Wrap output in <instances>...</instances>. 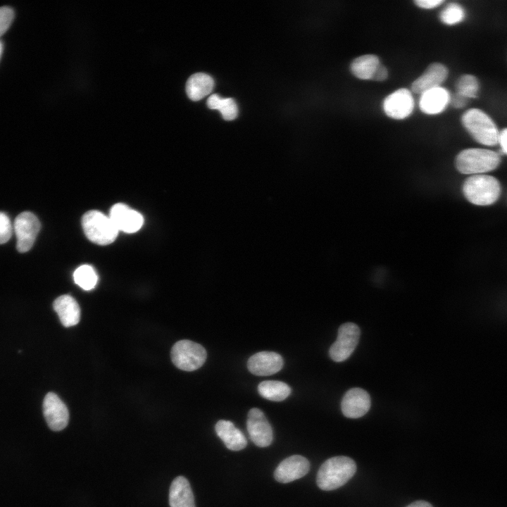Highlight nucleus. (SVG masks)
<instances>
[{
    "instance_id": "f257e3e1",
    "label": "nucleus",
    "mask_w": 507,
    "mask_h": 507,
    "mask_svg": "<svg viewBox=\"0 0 507 507\" xmlns=\"http://www.w3.org/2000/svg\"><path fill=\"white\" fill-rule=\"evenodd\" d=\"M356 464L347 456H334L325 461L318 471L317 485L325 491H331L345 484L355 474Z\"/></svg>"
},
{
    "instance_id": "f03ea898",
    "label": "nucleus",
    "mask_w": 507,
    "mask_h": 507,
    "mask_svg": "<svg viewBox=\"0 0 507 507\" xmlns=\"http://www.w3.org/2000/svg\"><path fill=\"white\" fill-rule=\"evenodd\" d=\"M500 156L498 153L478 148L466 149L456 156L455 166L463 174L478 175L492 171L499 165Z\"/></svg>"
},
{
    "instance_id": "7ed1b4c3",
    "label": "nucleus",
    "mask_w": 507,
    "mask_h": 507,
    "mask_svg": "<svg viewBox=\"0 0 507 507\" xmlns=\"http://www.w3.org/2000/svg\"><path fill=\"white\" fill-rule=\"evenodd\" d=\"M463 194L470 203L488 206L495 203L501 194V185L493 176L478 174L465 179L462 187Z\"/></svg>"
},
{
    "instance_id": "20e7f679",
    "label": "nucleus",
    "mask_w": 507,
    "mask_h": 507,
    "mask_svg": "<svg viewBox=\"0 0 507 507\" xmlns=\"http://www.w3.org/2000/svg\"><path fill=\"white\" fill-rule=\"evenodd\" d=\"M461 123L477 142L486 146L499 144V131L493 120L482 110H467L461 116Z\"/></svg>"
},
{
    "instance_id": "39448f33",
    "label": "nucleus",
    "mask_w": 507,
    "mask_h": 507,
    "mask_svg": "<svg viewBox=\"0 0 507 507\" xmlns=\"http://www.w3.org/2000/svg\"><path fill=\"white\" fill-rule=\"evenodd\" d=\"M82 226L87 237L99 245L113 242L119 232L109 216L95 210L84 214Z\"/></svg>"
},
{
    "instance_id": "423d86ee",
    "label": "nucleus",
    "mask_w": 507,
    "mask_h": 507,
    "mask_svg": "<svg viewBox=\"0 0 507 507\" xmlns=\"http://www.w3.org/2000/svg\"><path fill=\"white\" fill-rule=\"evenodd\" d=\"M206 356V351L201 344L188 339L177 342L170 351L173 364L185 371L199 368L204 363Z\"/></svg>"
},
{
    "instance_id": "0eeeda50",
    "label": "nucleus",
    "mask_w": 507,
    "mask_h": 507,
    "mask_svg": "<svg viewBox=\"0 0 507 507\" xmlns=\"http://www.w3.org/2000/svg\"><path fill=\"white\" fill-rule=\"evenodd\" d=\"M40 227L39 219L32 212L24 211L17 215L13 230L17 239L16 248L19 252H27L32 247Z\"/></svg>"
},
{
    "instance_id": "6e6552de",
    "label": "nucleus",
    "mask_w": 507,
    "mask_h": 507,
    "mask_svg": "<svg viewBox=\"0 0 507 507\" xmlns=\"http://www.w3.org/2000/svg\"><path fill=\"white\" fill-rule=\"evenodd\" d=\"M360 329L353 323H346L338 330L337 340L331 345L329 354L336 362L347 359L356 347L360 338Z\"/></svg>"
},
{
    "instance_id": "1a4fd4ad",
    "label": "nucleus",
    "mask_w": 507,
    "mask_h": 507,
    "mask_svg": "<svg viewBox=\"0 0 507 507\" xmlns=\"http://www.w3.org/2000/svg\"><path fill=\"white\" fill-rule=\"evenodd\" d=\"M414 105L411 92L408 89L401 88L384 98L382 108L388 117L395 120H403L411 115Z\"/></svg>"
},
{
    "instance_id": "9d476101",
    "label": "nucleus",
    "mask_w": 507,
    "mask_h": 507,
    "mask_svg": "<svg viewBox=\"0 0 507 507\" xmlns=\"http://www.w3.org/2000/svg\"><path fill=\"white\" fill-rule=\"evenodd\" d=\"M246 427L255 445L259 447L270 445L273 438L272 427L261 410L253 408L249 411Z\"/></svg>"
},
{
    "instance_id": "9b49d317",
    "label": "nucleus",
    "mask_w": 507,
    "mask_h": 507,
    "mask_svg": "<svg viewBox=\"0 0 507 507\" xmlns=\"http://www.w3.org/2000/svg\"><path fill=\"white\" fill-rule=\"evenodd\" d=\"M43 413L49 427L54 431H61L68 424V408L55 393L49 392L45 396Z\"/></svg>"
},
{
    "instance_id": "f8f14e48",
    "label": "nucleus",
    "mask_w": 507,
    "mask_h": 507,
    "mask_svg": "<svg viewBox=\"0 0 507 507\" xmlns=\"http://www.w3.org/2000/svg\"><path fill=\"white\" fill-rule=\"evenodd\" d=\"M309 470L310 463L306 458L293 455L280 463L275 470L274 477L280 483H288L301 478Z\"/></svg>"
},
{
    "instance_id": "ddd939ff",
    "label": "nucleus",
    "mask_w": 507,
    "mask_h": 507,
    "mask_svg": "<svg viewBox=\"0 0 507 507\" xmlns=\"http://www.w3.org/2000/svg\"><path fill=\"white\" fill-rule=\"evenodd\" d=\"M109 218L118 231L126 233L137 232L144 223V218L141 213L121 203L112 206Z\"/></svg>"
},
{
    "instance_id": "4468645a",
    "label": "nucleus",
    "mask_w": 507,
    "mask_h": 507,
    "mask_svg": "<svg viewBox=\"0 0 507 507\" xmlns=\"http://www.w3.org/2000/svg\"><path fill=\"white\" fill-rule=\"evenodd\" d=\"M370 405V397L366 391L361 388H352L343 396L341 409L346 417L358 418L368 413Z\"/></svg>"
},
{
    "instance_id": "2eb2a0df",
    "label": "nucleus",
    "mask_w": 507,
    "mask_h": 507,
    "mask_svg": "<svg viewBox=\"0 0 507 507\" xmlns=\"http://www.w3.org/2000/svg\"><path fill=\"white\" fill-rule=\"evenodd\" d=\"M448 75V68L444 64L432 63L413 82L411 90L413 93L421 95L430 89L441 87Z\"/></svg>"
},
{
    "instance_id": "dca6fc26",
    "label": "nucleus",
    "mask_w": 507,
    "mask_h": 507,
    "mask_svg": "<svg viewBox=\"0 0 507 507\" xmlns=\"http://www.w3.org/2000/svg\"><path fill=\"white\" fill-rule=\"evenodd\" d=\"M248 369L256 375L268 376L280 371L283 366L282 356L273 351H261L248 360Z\"/></svg>"
},
{
    "instance_id": "f3484780",
    "label": "nucleus",
    "mask_w": 507,
    "mask_h": 507,
    "mask_svg": "<svg viewBox=\"0 0 507 507\" xmlns=\"http://www.w3.org/2000/svg\"><path fill=\"white\" fill-rule=\"evenodd\" d=\"M451 94L442 87L430 89L420 95L419 108L427 115H437L443 112L450 104Z\"/></svg>"
},
{
    "instance_id": "a211bd4d",
    "label": "nucleus",
    "mask_w": 507,
    "mask_h": 507,
    "mask_svg": "<svg viewBox=\"0 0 507 507\" xmlns=\"http://www.w3.org/2000/svg\"><path fill=\"white\" fill-rule=\"evenodd\" d=\"M61 324L66 327L77 325L80 319V308L76 300L68 294L56 298L53 303Z\"/></svg>"
},
{
    "instance_id": "6ab92c4d",
    "label": "nucleus",
    "mask_w": 507,
    "mask_h": 507,
    "mask_svg": "<svg viewBox=\"0 0 507 507\" xmlns=\"http://www.w3.org/2000/svg\"><path fill=\"white\" fill-rule=\"evenodd\" d=\"M217 435L231 451H240L247 445V441L240 430L229 420H220L215 426Z\"/></svg>"
},
{
    "instance_id": "aec40b11",
    "label": "nucleus",
    "mask_w": 507,
    "mask_h": 507,
    "mask_svg": "<svg viewBox=\"0 0 507 507\" xmlns=\"http://www.w3.org/2000/svg\"><path fill=\"white\" fill-rule=\"evenodd\" d=\"M170 507H195L194 495L189 481L182 476L173 480L170 487Z\"/></svg>"
},
{
    "instance_id": "412c9836",
    "label": "nucleus",
    "mask_w": 507,
    "mask_h": 507,
    "mask_svg": "<svg viewBox=\"0 0 507 507\" xmlns=\"http://www.w3.org/2000/svg\"><path fill=\"white\" fill-rule=\"evenodd\" d=\"M214 87L213 79L208 75L198 73L190 76L186 84L188 97L199 101L209 94Z\"/></svg>"
},
{
    "instance_id": "4be33fe9",
    "label": "nucleus",
    "mask_w": 507,
    "mask_h": 507,
    "mask_svg": "<svg viewBox=\"0 0 507 507\" xmlns=\"http://www.w3.org/2000/svg\"><path fill=\"white\" fill-rule=\"evenodd\" d=\"M380 65V62L378 56L374 54H365L352 61L350 70L356 77L360 80H372Z\"/></svg>"
},
{
    "instance_id": "5701e85b",
    "label": "nucleus",
    "mask_w": 507,
    "mask_h": 507,
    "mask_svg": "<svg viewBox=\"0 0 507 507\" xmlns=\"http://www.w3.org/2000/svg\"><path fill=\"white\" fill-rule=\"evenodd\" d=\"M259 394L263 398L273 401H281L291 393L288 384L276 380H266L261 382L258 387Z\"/></svg>"
},
{
    "instance_id": "b1692460",
    "label": "nucleus",
    "mask_w": 507,
    "mask_h": 507,
    "mask_svg": "<svg viewBox=\"0 0 507 507\" xmlns=\"http://www.w3.org/2000/svg\"><path fill=\"white\" fill-rule=\"evenodd\" d=\"M207 106L211 109H217L225 120H232L237 118V106L232 98L223 99L215 94L209 96Z\"/></svg>"
},
{
    "instance_id": "393cba45",
    "label": "nucleus",
    "mask_w": 507,
    "mask_h": 507,
    "mask_svg": "<svg viewBox=\"0 0 507 507\" xmlns=\"http://www.w3.org/2000/svg\"><path fill=\"white\" fill-rule=\"evenodd\" d=\"M73 280L82 289L91 290L96 286L98 276L91 265H82L75 270Z\"/></svg>"
},
{
    "instance_id": "a878e982",
    "label": "nucleus",
    "mask_w": 507,
    "mask_h": 507,
    "mask_svg": "<svg viewBox=\"0 0 507 507\" xmlns=\"http://www.w3.org/2000/svg\"><path fill=\"white\" fill-rule=\"evenodd\" d=\"M479 88L480 85L477 77L470 74H465L461 76L457 80L456 93L467 99L476 98Z\"/></svg>"
},
{
    "instance_id": "bb28decb",
    "label": "nucleus",
    "mask_w": 507,
    "mask_h": 507,
    "mask_svg": "<svg viewBox=\"0 0 507 507\" xmlns=\"http://www.w3.org/2000/svg\"><path fill=\"white\" fill-rule=\"evenodd\" d=\"M465 18L463 8L456 3L449 4L440 13L441 22L447 25H453L462 22Z\"/></svg>"
},
{
    "instance_id": "cd10ccee",
    "label": "nucleus",
    "mask_w": 507,
    "mask_h": 507,
    "mask_svg": "<svg viewBox=\"0 0 507 507\" xmlns=\"http://www.w3.org/2000/svg\"><path fill=\"white\" fill-rule=\"evenodd\" d=\"M13 232V225L8 215L0 211V244L7 242Z\"/></svg>"
},
{
    "instance_id": "c85d7f7f",
    "label": "nucleus",
    "mask_w": 507,
    "mask_h": 507,
    "mask_svg": "<svg viewBox=\"0 0 507 507\" xmlns=\"http://www.w3.org/2000/svg\"><path fill=\"white\" fill-rule=\"evenodd\" d=\"M15 17V13L9 6L0 7V37L10 27Z\"/></svg>"
},
{
    "instance_id": "c756f323",
    "label": "nucleus",
    "mask_w": 507,
    "mask_h": 507,
    "mask_svg": "<svg viewBox=\"0 0 507 507\" xmlns=\"http://www.w3.org/2000/svg\"><path fill=\"white\" fill-rule=\"evenodd\" d=\"M444 2V0H415L414 4L423 9H432L438 7Z\"/></svg>"
},
{
    "instance_id": "7c9ffc66",
    "label": "nucleus",
    "mask_w": 507,
    "mask_h": 507,
    "mask_svg": "<svg viewBox=\"0 0 507 507\" xmlns=\"http://www.w3.org/2000/svg\"><path fill=\"white\" fill-rule=\"evenodd\" d=\"M468 99L455 93L454 94L451 95L450 104L454 108H461L467 104Z\"/></svg>"
},
{
    "instance_id": "2f4dec72",
    "label": "nucleus",
    "mask_w": 507,
    "mask_h": 507,
    "mask_svg": "<svg viewBox=\"0 0 507 507\" xmlns=\"http://www.w3.org/2000/svg\"><path fill=\"white\" fill-rule=\"evenodd\" d=\"M388 77V70L387 68L382 65L378 66L377 69L376 70L375 74L373 75V77L372 78V80L377 81V82H382L387 79Z\"/></svg>"
},
{
    "instance_id": "473e14b6",
    "label": "nucleus",
    "mask_w": 507,
    "mask_h": 507,
    "mask_svg": "<svg viewBox=\"0 0 507 507\" xmlns=\"http://www.w3.org/2000/svg\"><path fill=\"white\" fill-rule=\"evenodd\" d=\"M499 144L501 146V152L507 154V128L499 132Z\"/></svg>"
},
{
    "instance_id": "72a5a7b5",
    "label": "nucleus",
    "mask_w": 507,
    "mask_h": 507,
    "mask_svg": "<svg viewBox=\"0 0 507 507\" xmlns=\"http://www.w3.org/2000/svg\"><path fill=\"white\" fill-rule=\"evenodd\" d=\"M406 507H433V506L430 503L425 501L420 500V501H414V502L411 503V504H409L408 506H407Z\"/></svg>"
},
{
    "instance_id": "f704fd0d",
    "label": "nucleus",
    "mask_w": 507,
    "mask_h": 507,
    "mask_svg": "<svg viewBox=\"0 0 507 507\" xmlns=\"http://www.w3.org/2000/svg\"><path fill=\"white\" fill-rule=\"evenodd\" d=\"M4 46L2 42L0 40V58L3 52Z\"/></svg>"
}]
</instances>
